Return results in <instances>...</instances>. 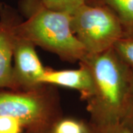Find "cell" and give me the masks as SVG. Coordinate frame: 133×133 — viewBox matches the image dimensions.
<instances>
[{
	"mask_svg": "<svg viewBox=\"0 0 133 133\" xmlns=\"http://www.w3.org/2000/svg\"><path fill=\"white\" fill-rule=\"evenodd\" d=\"M52 86L0 92V116L16 119L28 132L51 129L63 118L59 97Z\"/></svg>",
	"mask_w": 133,
	"mask_h": 133,
	"instance_id": "3957f363",
	"label": "cell"
},
{
	"mask_svg": "<svg viewBox=\"0 0 133 133\" xmlns=\"http://www.w3.org/2000/svg\"><path fill=\"white\" fill-rule=\"evenodd\" d=\"M113 48L133 70V33H125L116 42Z\"/></svg>",
	"mask_w": 133,
	"mask_h": 133,
	"instance_id": "9c48e42d",
	"label": "cell"
},
{
	"mask_svg": "<svg viewBox=\"0 0 133 133\" xmlns=\"http://www.w3.org/2000/svg\"><path fill=\"white\" fill-rule=\"evenodd\" d=\"M19 22L9 16L0 21V88L13 86V58Z\"/></svg>",
	"mask_w": 133,
	"mask_h": 133,
	"instance_id": "8992f818",
	"label": "cell"
},
{
	"mask_svg": "<svg viewBox=\"0 0 133 133\" xmlns=\"http://www.w3.org/2000/svg\"><path fill=\"white\" fill-rule=\"evenodd\" d=\"M70 20V14L49 9L39 0L35 6L30 4L28 19L18 24L16 32L62 60L80 62L87 54L72 30Z\"/></svg>",
	"mask_w": 133,
	"mask_h": 133,
	"instance_id": "7a4b0ae2",
	"label": "cell"
},
{
	"mask_svg": "<svg viewBox=\"0 0 133 133\" xmlns=\"http://www.w3.org/2000/svg\"><path fill=\"white\" fill-rule=\"evenodd\" d=\"M87 4L107 7L118 17L125 33H133V0H88Z\"/></svg>",
	"mask_w": 133,
	"mask_h": 133,
	"instance_id": "ba28073f",
	"label": "cell"
},
{
	"mask_svg": "<svg viewBox=\"0 0 133 133\" xmlns=\"http://www.w3.org/2000/svg\"><path fill=\"white\" fill-rule=\"evenodd\" d=\"M88 0H42V4L49 9L72 14L76 9L84 4Z\"/></svg>",
	"mask_w": 133,
	"mask_h": 133,
	"instance_id": "8fae6325",
	"label": "cell"
},
{
	"mask_svg": "<svg viewBox=\"0 0 133 133\" xmlns=\"http://www.w3.org/2000/svg\"><path fill=\"white\" fill-rule=\"evenodd\" d=\"M70 17L72 30L87 55L112 48L125 34L118 17L103 5L84 4Z\"/></svg>",
	"mask_w": 133,
	"mask_h": 133,
	"instance_id": "277c9868",
	"label": "cell"
},
{
	"mask_svg": "<svg viewBox=\"0 0 133 133\" xmlns=\"http://www.w3.org/2000/svg\"><path fill=\"white\" fill-rule=\"evenodd\" d=\"M51 130H52V129H51ZM50 133H51V131H50Z\"/></svg>",
	"mask_w": 133,
	"mask_h": 133,
	"instance_id": "2e32d148",
	"label": "cell"
},
{
	"mask_svg": "<svg viewBox=\"0 0 133 133\" xmlns=\"http://www.w3.org/2000/svg\"><path fill=\"white\" fill-rule=\"evenodd\" d=\"M121 122L126 125L133 132V96L129 104L127 109L125 112Z\"/></svg>",
	"mask_w": 133,
	"mask_h": 133,
	"instance_id": "5bb4252c",
	"label": "cell"
},
{
	"mask_svg": "<svg viewBox=\"0 0 133 133\" xmlns=\"http://www.w3.org/2000/svg\"><path fill=\"white\" fill-rule=\"evenodd\" d=\"M84 133H133L121 121L110 124H95L85 123Z\"/></svg>",
	"mask_w": 133,
	"mask_h": 133,
	"instance_id": "30bf717a",
	"label": "cell"
},
{
	"mask_svg": "<svg viewBox=\"0 0 133 133\" xmlns=\"http://www.w3.org/2000/svg\"><path fill=\"white\" fill-rule=\"evenodd\" d=\"M35 47L17 34L14 51V65L11 90H30L42 85V78L47 70L43 66Z\"/></svg>",
	"mask_w": 133,
	"mask_h": 133,
	"instance_id": "5b68a950",
	"label": "cell"
},
{
	"mask_svg": "<svg viewBox=\"0 0 133 133\" xmlns=\"http://www.w3.org/2000/svg\"><path fill=\"white\" fill-rule=\"evenodd\" d=\"M51 129L47 130V131H41V132H28V131H26L24 133H50Z\"/></svg>",
	"mask_w": 133,
	"mask_h": 133,
	"instance_id": "9a60e30c",
	"label": "cell"
},
{
	"mask_svg": "<svg viewBox=\"0 0 133 133\" xmlns=\"http://www.w3.org/2000/svg\"><path fill=\"white\" fill-rule=\"evenodd\" d=\"M22 126L16 119L0 116V133H21Z\"/></svg>",
	"mask_w": 133,
	"mask_h": 133,
	"instance_id": "4fadbf2b",
	"label": "cell"
},
{
	"mask_svg": "<svg viewBox=\"0 0 133 133\" xmlns=\"http://www.w3.org/2000/svg\"><path fill=\"white\" fill-rule=\"evenodd\" d=\"M85 123L73 118H62L54 125L51 133H84Z\"/></svg>",
	"mask_w": 133,
	"mask_h": 133,
	"instance_id": "7c38bea8",
	"label": "cell"
},
{
	"mask_svg": "<svg viewBox=\"0 0 133 133\" xmlns=\"http://www.w3.org/2000/svg\"><path fill=\"white\" fill-rule=\"evenodd\" d=\"M79 68L65 70H47L42 78V84L61 86L78 91L81 98L88 99L93 91V81L89 69L79 63Z\"/></svg>",
	"mask_w": 133,
	"mask_h": 133,
	"instance_id": "52a82bcc",
	"label": "cell"
},
{
	"mask_svg": "<svg viewBox=\"0 0 133 133\" xmlns=\"http://www.w3.org/2000/svg\"><path fill=\"white\" fill-rule=\"evenodd\" d=\"M89 69L93 91L87 100L90 122L105 124L120 122L133 96V70L113 48L87 55L79 62Z\"/></svg>",
	"mask_w": 133,
	"mask_h": 133,
	"instance_id": "6da1fadb",
	"label": "cell"
}]
</instances>
